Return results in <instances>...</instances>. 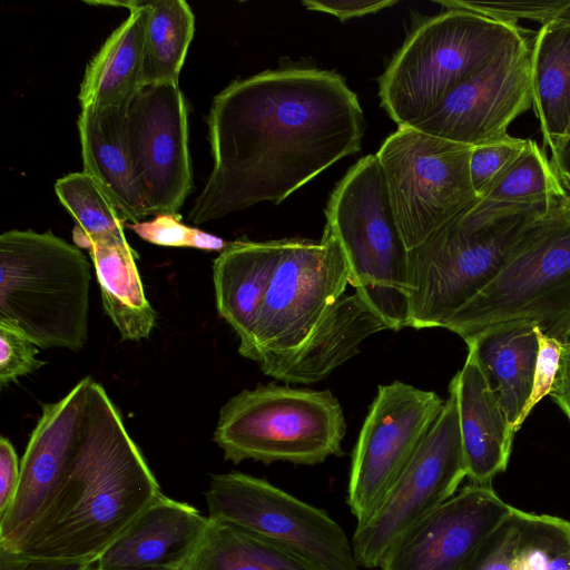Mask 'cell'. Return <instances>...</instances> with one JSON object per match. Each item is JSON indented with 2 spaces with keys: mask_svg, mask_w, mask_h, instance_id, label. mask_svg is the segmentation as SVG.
<instances>
[{
  "mask_svg": "<svg viewBox=\"0 0 570 570\" xmlns=\"http://www.w3.org/2000/svg\"><path fill=\"white\" fill-rule=\"evenodd\" d=\"M525 321L570 341V200L560 199L521 233L495 277L445 325L464 341Z\"/></svg>",
  "mask_w": 570,
  "mask_h": 570,
  "instance_id": "5",
  "label": "cell"
},
{
  "mask_svg": "<svg viewBox=\"0 0 570 570\" xmlns=\"http://www.w3.org/2000/svg\"><path fill=\"white\" fill-rule=\"evenodd\" d=\"M472 147L397 127L375 154L407 250L479 199L469 170Z\"/></svg>",
  "mask_w": 570,
  "mask_h": 570,
  "instance_id": "10",
  "label": "cell"
},
{
  "mask_svg": "<svg viewBox=\"0 0 570 570\" xmlns=\"http://www.w3.org/2000/svg\"><path fill=\"white\" fill-rule=\"evenodd\" d=\"M86 570H114V569H104V568H99L98 566H96V563H92L91 566H89Z\"/></svg>",
  "mask_w": 570,
  "mask_h": 570,
  "instance_id": "45",
  "label": "cell"
},
{
  "mask_svg": "<svg viewBox=\"0 0 570 570\" xmlns=\"http://www.w3.org/2000/svg\"><path fill=\"white\" fill-rule=\"evenodd\" d=\"M208 519L253 531L323 570H361L352 542L327 512L242 472L215 474L205 493Z\"/></svg>",
  "mask_w": 570,
  "mask_h": 570,
  "instance_id": "12",
  "label": "cell"
},
{
  "mask_svg": "<svg viewBox=\"0 0 570 570\" xmlns=\"http://www.w3.org/2000/svg\"><path fill=\"white\" fill-rule=\"evenodd\" d=\"M343 409L331 391L258 385L220 409L214 441L225 460L315 465L344 454Z\"/></svg>",
  "mask_w": 570,
  "mask_h": 570,
  "instance_id": "7",
  "label": "cell"
},
{
  "mask_svg": "<svg viewBox=\"0 0 570 570\" xmlns=\"http://www.w3.org/2000/svg\"><path fill=\"white\" fill-rule=\"evenodd\" d=\"M557 175L563 191V199L570 200V174L557 173Z\"/></svg>",
  "mask_w": 570,
  "mask_h": 570,
  "instance_id": "43",
  "label": "cell"
},
{
  "mask_svg": "<svg viewBox=\"0 0 570 570\" xmlns=\"http://www.w3.org/2000/svg\"><path fill=\"white\" fill-rule=\"evenodd\" d=\"M549 396L570 421V341L562 343L559 367Z\"/></svg>",
  "mask_w": 570,
  "mask_h": 570,
  "instance_id": "41",
  "label": "cell"
},
{
  "mask_svg": "<svg viewBox=\"0 0 570 570\" xmlns=\"http://www.w3.org/2000/svg\"><path fill=\"white\" fill-rule=\"evenodd\" d=\"M512 570H570V522L524 511Z\"/></svg>",
  "mask_w": 570,
  "mask_h": 570,
  "instance_id": "30",
  "label": "cell"
},
{
  "mask_svg": "<svg viewBox=\"0 0 570 570\" xmlns=\"http://www.w3.org/2000/svg\"><path fill=\"white\" fill-rule=\"evenodd\" d=\"M532 108L551 153L570 124V26H541L531 45Z\"/></svg>",
  "mask_w": 570,
  "mask_h": 570,
  "instance_id": "26",
  "label": "cell"
},
{
  "mask_svg": "<svg viewBox=\"0 0 570 570\" xmlns=\"http://www.w3.org/2000/svg\"><path fill=\"white\" fill-rule=\"evenodd\" d=\"M129 10L87 63L78 95L82 107H115L128 102L142 86L144 40L147 11L142 0L87 1Z\"/></svg>",
  "mask_w": 570,
  "mask_h": 570,
  "instance_id": "24",
  "label": "cell"
},
{
  "mask_svg": "<svg viewBox=\"0 0 570 570\" xmlns=\"http://www.w3.org/2000/svg\"><path fill=\"white\" fill-rule=\"evenodd\" d=\"M534 327L525 321L503 323L465 341L466 346L474 348L514 433L533 384L539 352Z\"/></svg>",
  "mask_w": 570,
  "mask_h": 570,
  "instance_id": "25",
  "label": "cell"
},
{
  "mask_svg": "<svg viewBox=\"0 0 570 570\" xmlns=\"http://www.w3.org/2000/svg\"><path fill=\"white\" fill-rule=\"evenodd\" d=\"M525 33L519 24L464 9L423 19L379 79L381 106L399 127H413Z\"/></svg>",
  "mask_w": 570,
  "mask_h": 570,
  "instance_id": "3",
  "label": "cell"
},
{
  "mask_svg": "<svg viewBox=\"0 0 570 570\" xmlns=\"http://www.w3.org/2000/svg\"><path fill=\"white\" fill-rule=\"evenodd\" d=\"M213 168L188 220L199 225L262 202L282 203L361 149L364 116L343 77L285 67L237 79L207 116Z\"/></svg>",
  "mask_w": 570,
  "mask_h": 570,
  "instance_id": "1",
  "label": "cell"
},
{
  "mask_svg": "<svg viewBox=\"0 0 570 570\" xmlns=\"http://www.w3.org/2000/svg\"><path fill=\"white\" fill-rule=\"evenodd\" d=\"M147 11L142 85L179 83L195 33V16L184 0H142Z\"/></svg>",
  "mask_w": 570,
  "mask_h": 570,
  "instance_id": "29",
  "label": "cell"
},
{
  "mask_svg": "<svg viewBox=\"0 0 570 570\" xmlns=\"http://www.w3.org/2000/svg\"><path fill=\"white\" fill-rule=\"evenodd\" d=\"M547 209L488 223L463 212L407 250L409 327L445 328L500 272L522 230Z\"/></svg>",
  "mask_w": 570,
  "mask_h": 570,
  "instance_id": "8",
  "label": "cell"
},
{
  "mask_svg": "<svg viewBox=\"0 0 570 570\" xmlns=\"http://www.w3.org/2000/svg\"><path fill=\"white\" fill-rule=\"evenodd\" d=\"M160 485L102 385L89 377L71 464L46 509L9 551L95 563Z\"/></svg>",
  "mask_w": 570,
  "mask_h": 570,
  "instance_id": "2",
  "label": "cell"
},
{
  "mask_svg": "<svg viewBox=\"0 0 570 570\" xmlns=\"http://www.w3.org/2000/svg\"><path fill=\"white\" fill-rule=\"evenodd\" d=\"M396 3L397 1L395 0L302 1V4L307 10L330 13L335 16L341 21L375 13Z\"/></svg>",
  "mask_w": 570,
  "mask_h": 570,
  "instance_id": "38",
  "label": "cell"
},
{
  "mask_svg": "<svg viewBox=\"0 0 570 570\" xmlns=\"http://www.w3.org/2000/svg\"><path fill=\"white\" fill-rule=\"evenodd\" d=\"M127 227L144 240L159 246L191 247L220 253L228 244L218 236L183 224L178 214H160L151 220H141Z\"/></svg>",
  "mask_w": 570,
  "mask_h": 570,
  "instance_id": "33",
  "label": "cell"
},
{
  "mask_svg": "<svg viewBox=\"0 0 570 570\" xmlns=\"http://www.w3.org/2000/svg\"><path fill=\"white\" fill-rule=\"evenodd\" d=\"M278 253V239L228 243L213 264L216 307L245 345L255 330Z\"/></svg>",
  "mask_w": 570,
  "mask_h": 570,
  "instance_id": "23",
  "label": "cell"
},
{
  "mask_svg": "<svg viewBox=\"0 0 570 570\" xmlns=\"http://www.w3.org/2000/svg\"><path fill=\"white\" fill-rule=\"evenodd\" d=\"M92 563L33 558L0 549V570H86Z\"/></svg>",
  "mask_w": 570,
  "mask_h": 570,
  "instance_id": "40",
  "label": "cell"
},
{
  "mask_svg": "<svg viewBox=\"0 0 570 570\" xmlns=\"http://www.w3.org/2000/svg\"><path fill=\"white\" fill-rule=\"evenodd\" d=\"M568 137H570V124H569V126H568L567 132H566L564 137L562 138V140H563V139H566V138H568ZM562 140H561V141H562ZM561 141H560V142H561ZM557 147H558V146H557Z\"/></svg>",
  "mask_w": 570,
  "mask_h": 570,
  "instance_id": "46",
  "label": "cell"
},
{
  "mask_svg": "<svg viewBox=\"0 0 570 570\" xmlns=\"http://www.w3.org/2000/svg\"><path fill=\"white\" fill-rule=\"evenodd\" d=\"M539 343L535 371L531 394L514 425L518 432L533 407L547 395H549L557 372L561 355L562 343L554 337L544 334L538 326L534 327Z\"/></svg>",
  "mask_w": 570,
  "mask_h": 570,
  "instance_id": "37",
  "label": "cell"
},
{
  "mask_svg": "<svg viewBox=\"0 0 570 570\" xmlns=\"http://www.w3.org/2000/svg\"><path fill=\"white\" fill-rule=\"evenodd\" d=\"M90 376L45 404L20 461L16 498L0 519V549L12 550L53 498L77 450Z\"/></svg>",
  "mask_w": 570,
  "mask_h": 570,
  "instance_id": "17",
  "label": "cell"
},
{
  "mask_svg": "<svg viewBox=\"0 0 570 570\" xmlns=\"http://www.w3.org/2000/svg\"><path fill=\"white\" fill-rule=\"evenodd\" d=\"M563 198L558 175L547 153L529 139L527 149L504 175L463 215L478 224L521 212L548 209Z\"/></svg>",
  "mask_w": 570,
  "mask_h": 570,
  "instance_id": "27",
  "label": "cell"
},
{
  "mask_svg": "<svg viewBox=\"0 0 570 570\" xmlns=\"http://www.w3.org/2000/svg\"><path fill=\"white\" fill-rule=\"evenodd\" d=\"M126 134L148 215L177 214L193 188L188 108L179 83H145L126 111Z\"/></svg>",
  "mask_w": 570,
  "mask_h": 570,
  "instance_id": "14",
  "label": "cell"
},
{
  "mask_svg": "<svg viewBox=\"0 0 570 570\" xmlns=\"http://www.w3.org/2000/svg\"><path fill=\"white\" fill-rule=\"evenodd\" d=\"M444 402L433 391L401 381L377 387L351 459L346 503L357 525L384 501Z\"/></svg>",
  "mask_w": 570,
  "mask_h": 570,
  "instance_id": "13",
  "label": "cell"
},
{
  "mask_svg": "<svg viewBox=\"0 0 570 570\" xmlns=\"http://www.w3.org/2000/svg\"><path fill=\"white\" fill-rule=\"evenodd\" d=\"M531 107V45L524 38L455 87L413 128L474 147L508 138L510 125Z\"/></svg>",
  "mask_w": 570,
  "mask_h": 570,
  "instance_id": "15",
  "label": "cell"
},
{
  "mask_svg": "<svg viewBox=\"0 0 570 570\" xmlns=\"http://www.w3.org/2000/svg\"><path fill=\"white\" fill-rule=\"evenodd\" d=\"M72 238L77 247L89 250L104 311L118 330L121 341L147 338L156 324L157 314L145 295L136 255L125 232L87 237L75 225Z\"/></svg>",
  "mask_w": 570,
  "mask_h": 570,
  "instance_id": "22",
  "label": "cell"
},
{
  "mask_svg": "<svg viewBox=\"0 0 570 570\" xmlns=\"http://www.w3.org/2000/svg\"><path fill=\"white\" fill-rule=\"evenodd\" d=\"M569 1L570 0H440L434 2L446 9H464L501 22L519 24L521 20H529L544 26L553 22Z\"/></svg>",
  "mask_w": 570,
  "mask_h": 570,
  "instance_id": "32",
  "label": "cell"
},
{
  "mask_svg": "<svg viewBox=\"0 0 570 570\" xmlns=\"http://www.w3.org/2000/svg\"><path fill=\"white\" fill-rule=\"evenodd\" d=\"M529 139L509 136L491 144L472 147L469 170L473 189L483 196L527 149Z\"/></svg>",
  "mask_w": 570,
  "mask_h": 570,
  "instance_id": "34",
  "label": "cell"
},
{
  "mask_svg": "<svg viewBox=\"0 0 570 570\" xmlns=\"http://www.w3.org/2000/svg\"><path fill=\"white\" fill-rule=\"evenodd\" d=\"M450 384L456 393L468 478L471 483L491 484L508 466L515 433L472 346Z\"/></svg>",
  "mask_w": 570,
  "mask_h": 570,
  "instance_id": "20",
  "label": "cell"
},
{
  "mask_svg": "<svg viewBox=\"0 0 570 570\" xmlns=\"http://www.w3.org/2000/svg\"><path fill=\"white\" fill-rule=\"evenodd\" d=\"M515 508L470 483L405 533L381 570H460Z\"/></svg>",
  "mask_w": 570,
  "mask_h": 570,
  "instance_id": "16",
  "label": "cell"
},
{
  "mask_svg": "<svg viewBox=\"0 0 570 570\" xmlns=\"http://www.w3.org/2000/svg\"><path fill=\"white\" fill-rule=\"evenodd\" d=\"M90 264L50 232L0 235V318L38 347L80 351L88 340Z\"/></svg>",
  "mask_w": 570,
  "mask_h": 570,
  "instance_id": "4",
  "label": "cell"
},
{
  "mask_svg": "<svg viewBox=\"0 0 570 570\" xmlns=\"http://www.w3.org/2000/svg\"><path fill=\"white\" fill-rule=\"evenodd\" d=\"M55 191L87 237L124 230V219L99 187L85 171L59 178Z\"/></svg>",
  "mask_w": 570,
  "mask_h": 570,
  "instance_id": "31",
  "label": "cell"
},
{
  "mask_svg": "<svg viewBox=\"0 0 570 570\" xmlns=\"http://www.w3.org/2000/svg\"><path fill=\"white\" fill-rule=\"evenodd\" d=\"M128 102L82 107L77 125L83 171L99 185L124 222L136 224L149 215L126 134Z\"/></svg>",
  "mask_w": 570,
  "mask_h": 570,
  "instance_id": "21",
  "label": "cell"
},
{
  "mask_svg": "<svg viewBox=\"0 0 570 570\" xmlns=\"http://www.w3.org/2000/svg\"><path fill=\"white\" fill-rule=\"evenodd\" d=\"M20 482V463L12 443L0 439V519L11 507Z\"/></svg>",
  "mask_w": 570,
  "mask_h": 570,
  "instance_id": "39",
  "label": "cell"
},
{
  "mask_svg": "<svg viewBox=\"0 0 570 570\" xmlns=\"http://www.w3.org/2000/svg\"><path fill=\"white\" fill-rule=\"evenodd\" d=\"M465 476L456 393L449 384L444 406L414 455L375 513L356 525L351 542L360 567L380 568L396 542L451 499Z\"/></svg>",
  "mask_w": 570,
  "mask_h": 570,
  "instance_id": "11",
  "label": "cell"
},
{
  "mask_svg": "<svg viewBox=\"0 0 570 570\" xmlns=\"http://www.w3.org/2000/svg\"><path fill=\"white\" fill-rule=\"evenodd\" d=\"M208 523L195 507L161 493L95 563L114 570H183Z\"/></svg>",
  "mask_w": 570,
  "mask_h": 570,
  "instance_id": "18",
  "label": "cell"
},
{
  "mask_svg": "<svg viewBox=\"0 0 570 570\" xmlns=\"http://www.w3.org/2000/svg\"><path fill=\"white\" fill-rule=\"evenodd\" d=\"M553 22L561 24L570 26V1L569 3L559 12Z\"/></svg>",
  "mask_w": 570,
  "mask_h": 570,
  "instance_id": "44",
  "label": "cell"
},
{
  "mask_svg": "<svg viewBox=\"0 0 570 570\" xmlns=\"http://www.w3.org/2000/svg\"><path fill=\"white\" fill-rule=\"evenodd\" d=\"M325 215L324 229L343 249L355 293L390 330L409 327L407 249L376 155L348 169L331 194Z\"/></svg>",
  "mask_w": 570,
  "mask_h": 570,
  "instance_id": "6",
  "label": "cell"
},
{
  "mask_svg": "<svg viewBox=\"0 0 570 570\" xmlns=\"http://www.w3.org/2000/svg\"><path fill=\"white\" fill-rule=\"evenodd\" d=\"M348 268L337 239H278V253L250 340L238 353L255 363L299 350L345 294Z\"/></svg>",
  "mask_w": 570,
  "mask_h": 570,
  "instance_id": "9",
  "label": "cell"
},
{
  "mask_svg": "<svg viewBox=\"0 0 570 570\" xmlns=\"http://www.w3.org/2000/svg\"><path fill=\"white\" fill-rule=\"evenodd\" d=\"M183 570H323L293 550L244 528L209 520Z\"/></svg>",
  "mask_w": 570,
  "mask_h": 570,
  "instance_id": "28",
  "label": "cell"
},
{
  "mask_svg": "<svg viewBox=\"0 0 570 570\" xmlns=\"http://www.w3.org/2000/svg\"><path fill=\"white\" fill-rule=\"evenodd\" d=\"M523 514L524 511L515 508L460 570H512Z\"/></svg>",
  "mask_w": 570,
  "mask_h": 570,
  "instance_id": "35",
  "label": "cell"
},
{
  "mask_svg": "<svg viewBox=\"0 0 570 570\" xmlns=\"http://www.w3.org/2000/svg\"><path fill=\"white\" fill-rule=\"evenodd\" d=\"M390 330L387 324L357 294H344L297 351L263 360L261 371L286 384H313L358 353L371 335Z\"/></svg>",
  "mask_w": 570,
  "mask_h": 570,
  "instance_id": "19",
  "label": "cell"
},
{
  "mask_svg": "<svg viewBox=\"0 0 570 570\" xmlns=\"http://www.w3.org/2000/svg\"><path fill=\"white\" fill-rule=\"evenodd\" d=\"M551 154L550 160L554 170L570 174V137L563 139Z\"/></svg>",
  "mask_w": 570,
  "mask_h": 570,
  "instance_id": "42",
  "label": "cell"
},
{
  "mask_svg": "<svg viewBox=\"0 0 570 570\" xmlns=\"http://www.w3.org/2000/svg\"><path fill=\"white\" fill-rule=\"evenodd\" d=\"M38 346L14 324L0 318V386L4 389L45 362L37 358Z\"/></svg>",
  "mask_w": 570,
  "mask_h": 570,
  "instance_id": "36",
  "label": "cell"
}]
</instances>
